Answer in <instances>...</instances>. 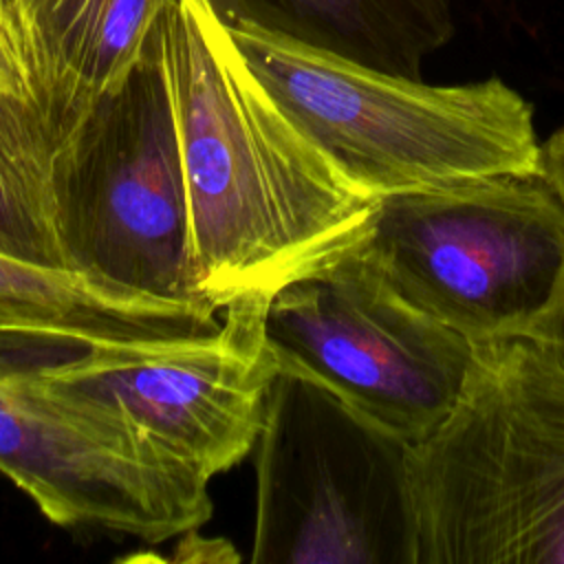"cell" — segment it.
<instances>
[{
    "label": "cell",
    "instance_id": "7",
    "mask_svg": "<svg viewBox=\"0 0 564 564\" xmlns=\"http://www.w3.org/2000/svg\"><path fill=\"white\" fill-rule=\"evenodd\" d=\"M33 348L51 346L0 341V471L59 527L150 544L203 527L209 480L119 412L44 381Z\"/></svg>",
    "mask_w": 564,
    "mask_h": 564
},
{
    "label": "cell",
    "instance_id": "2",
    "mask_svg": "<svg viewBox=\"0 0 564 564\" xmlns=\"http://www.w3.org/2000/svg\"><path fill=\"white\" fill-rule=\"evenodd\" d=\"M408 564H564V368L533 335L474 341L449 416L403 449Z\"/></svg>",
    "mask_w": 564,
    "mask_h": 564
},
{
    "label": "cell",
    "instance_id": "10",
    "mask_svg": "<svg viewBox=\"0 0 564 564\" xmlns=\"http://www.w3.org/2000/svg\"><path fill=\"white\" fill-rule=\"evenodd\" d=\"M172 0H0V29L55 143L119 90Z\"/></svg>",
    "mask_w": 564,
    "mask_h": 564
},
{
    "label": "cell",
    "instance_id": "5",
    "mask_svg": "<svg viewBox=\"0 0 564 564\" xmlns=\"http://www.w3.org/2000/svg\"><path fill=\"white\" fill-rule=\"evenodd\" d=\"M53 198L68 269L200 302L163 26L126 84L55 143Z\"/></svg>",
    "mask_w": 564,
    "mask_h": 564
},
{
    "label": "cell",
    "instance_id": "12",
    "mask_svg": "<svg viewBox=\"0 0 564 564\" xmlns=\"http://www.w3.org/2000/svg\"><path fill=\"white\" fill-rule=\"evenodd\" d=\"M247 20L361 66L423 79V62L454 35L452 0H209Z\"/></svg>",
    "mask_w": 564,
    "mask_h": 564
},
{
    "label": "cell",
    "instance_id": "6",
    "mask_svg": "<svg viewBox=\"0 0 564 564\" xmlns=\"http://www.w3.org/2000/svg\"><path fill=\"white\" fill-rule=\"evenodd\" d=\"M405 445L278 352L256 441L251 562H405Z\"/></svg>",
    "mask_w": 564,
    "mask_h": 564
},
{
    "label": "cell",
    "instance_id": "11",
    "mask_svg": "<svg viewBox=\"0 0 564 564\" xmlns=\"http://www.w3.org/2000/svg\"><path fill=\"white\" fill-rule=\"evenodd\" d=\"M216 308L165 300L104 278L0 253V341L75 350L106 341H143L209 333Z\"/></svg>",
    "mask_w": 564,
    "mask_h": 564
},
{
    "label": "cell",
    "instance_id": "3",
    "mask_svg": "<svg viewBox=\"0 0 564 564\" xmlns=\"http://www.w3.org/2000/svg\"><path fill=\"white\" fill-rule=\"evenodd\" d=\"M225 24L293 123L375 198L544 167L533 106L500 77L434 86L247 20Z\"/></svg>",
    "mask_w": 564,
    "mask_h": 564
},
{
    "label": "cell",
    "instance_id": "13",
    "mask_svg": "<svg viewBox=\"0 0 564 564\" xmlns=\"http://www.w3.org/2000/svg\"><path fill=\"white\" fill-rule=\"evenodd\" d=\"M53 132L24 101L0 99V253L66 267L53 198Z\"/></svg>",
    "mask_w": 564,
    "mask_h": 564
},
{
    "label": "cell",
    "instance_id": "16",
    "mask_svg": "<svg viewBox=\"0 0 564 564\" xmlns=\"http://www.w3.org/2000/svg\"><path fill=\"white\" fill-rule=\"evenodd\" d=\"M544 167L564 189V128L555 130L544 143Z\"/></svg>",
    "mask_w": 564,
    "mask_h": 564
},
{
    "label": "cell",
    "instance_id": "9",
    "mask_svg": "<svg viewBox=\"0 0 564 564\" xmlns=\"http://www.w3.org/2000/svg\"><path fill=\"white\" fill-rule=\"evenodd\" d=\"M271 297L245 295L209 333L44 348L35 372L121 416L205 480L238 465L262 430L278 350L267 335Z\"/></svg>",
    "mask_w": 564,
    "mask_h": 564
},
{
    "label": "cell",
    "instance_id": "1",
    "mask_svg": "<svg viewBox=\"0 0 564 564\" xmlns=\"http://www.w3.org/2000/svg\"><path fill=\"white\" fill-rule=\"evenodd\" d=\"M163 59L200 302L223 311L245 295L271 297L368 234L379 198L280 108L209 0H172Z\"/></svg>",
    "mask_w": 564,
    "mask_h": 564
},
{
    "label": "cell",
    "instance_id": "15",
    "mask_svg": "<svg viewBox=\"0 0 564 564\" xmlns=\"http://www.w3.org/2000/svg\"><path fill=\"white\" fill-rule=\"evenodd\" d=\"M529 335L538 337L564 368V282L551 311L538 322V326Z\"/></svg>",
    "mask_w": 564,
    "mask_h": 564
},
{
    "label": "cell",
    "instance_id": "8",
    "mask_svg": "<svg viewBox=\"0 0 564 564\" xmlns=\"http://www.w3.org/2000/svg\"><path fill=\"white\" fill-rule=\"evenodd\" d=\"M361 240L271 295L267 335L280 355L408 447L458 403L474 341L410 304Z\"/></svg>",
    "mask_w": 564,
    "mask_h": 564
},
{
    "label": "cell",
    "instance_id": "4",
    "mask_svg": "<svg viewBox=\"0 0 564 564\" xmlns=\"http://www.w3.org/2000/svg\"><path fill=\"white\" fill-rule=\"evenodd\" d=\"M364 249L469 341L531 333L564 282V189L546 167L379 198Z\"/></svg>",
    "mask_w": 564,
    "mask_h": 564
},
{
    "label": "cell",
    "instance_id": "14",
    "mask_svg": "<svg viewBox=\"0 0 564 564\" xmlns=\"http://www.w3.org/2000/svg\"><path fill=\"white\" fill-rule=\"evenodd\" d=\"M0 99H11V101H24L35 106L26 77L0 29ZM37 108V106H35Z\"/></svg>",
    "mask_w": 564,
    "mask_h": 564
}]
</instances>
